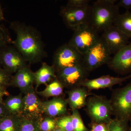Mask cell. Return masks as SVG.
<instances>
[{
    "instance_id": "2e32d148",
    "label": "cell",
    "mask_w": 131,
    "mask_h": 131,
    "mask_svg": "<svg viewBox=\"0 0 131 131\" xmlns=\"http://www.w3.org/2000/svg\"><path fill=\"white\" fill-rule=\"evenodd\" d=\"M68 105L67 101L61 97H55L50 100L43 102L44 114L54 118L63 116L67 113Z\"/></svg>"
},
{
    "instance_id": "e0dca14e",
    "label": "cell",
    "mask_w": 131,
    "mask_h": 131,
    "mask_svg": "<svg viewBox=\"0 0 131 131\" xmlns=\"http://www.w3.org/2000/svg\"><path fill=\"white\" fill-rule=\"evenodd\" d=\"M88 90L85 87L80 86L70 90L68 91L67 102L72 110L86 106Z\"/></svg>"
},
{
    "instance_id": "ba28073f",
    "label": "cell",
    "mask_w": 131,
    "mask_h": 131,
    "mask_svg": "<svg viewBox=\"0 0 131 131\" xmlns=\"http://www.w3.org/2000/svg\"><path fill=\"white\" fill-rule=\"evenodd\" d=\"M89 72L82 64L64 69L56 72L57 78L64 88L69 90L81 86L82 83L88 79Z\"/></svg>"
},
{
    "instance_id": "6da1fadb",
    "label": "cell",
    "mask_w": 131,
    "mask_h": 131,
    "mask_svg": "<svg viewBox=\"0 0 131 131\" xmlns=\"http://www.w3.org/2000/svg\"><path fill=\"white\" fill-rule=\"evenodd\" d=\"M9 26L16 35L12 44L27 63H38L47 56L41 35L36 28L18 21H12Z\"/></svg>"
},
{
    "instance_id": "d6a6232c",
    "label": "cell",
    "mask_w": 131,
    "mask_h": 131,
    "mask_svg": "<svg viewBox=\"0 0 131 131\" xmlns=\"http://www.w3.org/2000/svg\"><path fill=\"white\" fill-rule=\"evenodd\" d=\"M117 5L119 8L123 7L128 11L131 8V0H121Z\"/></svg>"
},
{
    "instance_id": "8d00e7d4",
    "label": "cell",
    "mask_w": 131,
    "mask_h": 131,
    "mask_svg": "<svg viewBox=\"0 0 131 131\" xmlns=\"http://www.w3.org/2000/svg\"><path fill=\"white\" fill-rule=\"evenodd\" d=\"M52 131H65L63 130H62V129H59V128H57V129H54V130H53Z\"/></svg>"
},
{
    "instance_id": "f1b7e54d",
    "label": "cell",
    "mask_w": 131,
    "mask_h": 131,
    "mask_svg": "<svg viewBox=\"0 0 131 131\" xmlns=\"http://www.w3.org/2000/svg\"><path fill=\"white\" fill-rule=\"evenodd\" d=\"M13 75L2 67L0 68V87L10 86Z\"/></svg>"
},
{
    "instance_id": "3957f363",
    "label": "cell",
    "mask_w": 131,
    "mask_h": 131,
    "mask_svg": "<svg viewBox=\"0 0 131 131\" xmlns=\"http://www.w3.org/2000/svg\"><path fill=\"white\" fill-rule=\"evenodd\" d=\"M113 115L116 118L129 122L131 119V82L114 90L110 100Z\"/></svg>"
},
{
    "instance_id": "8fae6325",
    "label": "cell",
    "mask_w": 131,
    "mask_h": 131,
    "mask_svg": "<svg viewBox=\"0 0 131 131\" xmlns=\"http://www.w3.org/2000/svg\"><path fill=\"white\" fill-rule=\"evenodd\" d=\"M1 49L2 67L10 74L13 75L28 65L24 57L14 46L7 45Z\"/></svg>"
},
{
    "instance_id": "4316f807",
    "label": "cell",
    "mask_w": 131,
    "mask_h": 131,
    "mask_svg": "<svg viewBox=\"0 0 131 131\" xmlns=\"http://www.w3.org/2000/svg\"><path fill=\"white\" fill-rule=\"evenodd\" d=\"M56 127V119L54 118L46 116L43 117L39 122L40 131H52Z\"/></svg>"
},
{
    "instance_id": "e575fe53",
    "label": "cell",
    "mask_w": 131,
    "mask_h": 131,
    "mask_svg": "<svg viewBox=\"0 0 131 131\" xmlns=\"http://www.w3.org/2000/svg\"><path fill=\"white\" fill-rule=\"evenodd\" d=\"M5 20L2 7L0 4V21H3Z\"/></svg>"
},
{
    "instance_id": "603a6c76",
    "label": "cell",
    "mask_w": 131,
    "mask_h": 131,
    "mask_svg": "<svg viewBox=\"0 0 131 131\" xmlns=\"http://www.w3.org/2000/svg\"><path fill=\"white\" fill-rule=\"evenodd\" d=\"M39 122L21 117L18 131H40Z\"/></svg>"
},
{
    "instance_id": "83f0119b",
    "label": "cell",
    "mask_w": 131,
    "mask_h": 131,
    "mask_svg": "<svg viewBox=\"0 0 131 131\" xmlns=\"http://www.w3.org/2000/svg\"><path fill=\"white\" fill-rule=\"evenodd\" d=\"M13 40L8 30L0 23V48L12 44Z\"/></svg>"
},
{
    "instance_id": "8992f818",
    "label": "cell",
    "mask_w": 131,
    "mask_h": 131,
    "mask_svg": "<svg viewBox=\"0 0 131 131\" xmlns=\"http://www.w3.org/2000/svg\"><path fill=\"white\" fill-rule=\"evenodd\" d=\"M83 55L68 43L59 46L54 52L52 64L56 72L65 68L82 64Z\"/></svg>"
},
{
    "instance_id": "f546056e",
    "label": "cell",
    "mask_w": 131,
    "mask_h": 131,
    "mask_svg": "<svg viewBox=\"0 0 131 131\" xmlns=\"http://www.w3.org/2000/svg\"><path fill=\"white\" fill-rule=\"evenodd\" d=\"M89 0H69L66 5L67 6L82 7L89 6Z\"/></svg>"
},
{
    "instance_id": "7c38bea8",
    "label": "cell",
    "mask_w": 131,
    "mask_h": 131,
    "mask_svg": "<svg viewBox=\"0 0 131 131\" xmlns=\"http://www.w3.org/2000/svg\"><path fill=\"white\" fill-rule=\"evenodd\" d=\"M101 37L107 45L112 54H115L129 43L130 38L114 25L103 31Z\"/></svg>"
},
{
    "instance_id": "4dcf8cb0",
    "label": "cell",
    "mask_w": 131,
    "mask_h": 131,
    "mask_svg": "<svg viewBox=\"0 0 131 131\" xmlns=\"http://www.w3.org/2000/svg\"><path fill=\"white\" fill-rule=\"evenodd\" d=\"M108 124L93 122L91 125V131H109Z\"/></svg>"
},
{
    "instance_id": "52a82bcc",
    "label": "cell",
    "mask_w": 131,
    "mask_h": 131,
    "mask_svg": "<svg viewBox=\"0 0 131 131\" xmlns=\"http://www.w3.org/2000/svg\"><path fill=\"white\" fill-rule=\"evenodd\" d=\"M68 42L83 55L95 44L100 37L88 24L81 26L74 31Z\"/></svg>"
},
{
    "instance_id": "74e56055",
    "label": "cell",
    "mask_w": 131,
    "mask_h": 131,
    "mask_svg": "<svg viewBox=\"0 0 131 131\" xmlns=\"http://www.w3.org/2000/svg\"><path fill=\"white\" fill-rule=\"evenodd\" d=\"M130 121V127H129V130L131 131V119Z\"/></svg>"
},
{
    "instance_id": "7402d4cb",
    "label": "cell",
    "mask_w": 131,
    "mask_h": 131,
    "mask_svg": "<svg viewBox=\"0 0 131 131\" xmlns=\"http://www.w3.org/2000/svg\"><path fill=\"white\" fill-rule=\"evenodd\" d=\"M114 25L131 38V13L127 11L119 14Z\"/></svg>"
},
{
    "instance_id": "d6986e66",
    "label": "cell",
    "mask_w": 131,
    "mask_h": 131,
    "mask_svg": "<svg viewBox=\"0 0 131 131\" xmlns=\"http://www.w3.org/2000/svg\"><path fill=\"white\" fill-rule=\"evenodd\" d=\"M3 102L10 114L21 116L24 105L23 94L20 93L16 95H9Z\"/></svg>"
},
{
    "instance_id": "cb8c5ba5",
    "label": "cell",
    "mask_w": 131,
    "mask_h": 131,
    "mask_svg": "<svg viewBox=\"0 0 131 131\" xmlns=\"http://www.w3.org/2000/svg\"><path fill=\"white\" fill-rule=\"evenodd\" d=\"M71 116L73 131H88V129L83 123L78 110H72Z\"/></svg>"
},
{
    "instance_id": "ffe728a7",
    "label": "cell",
    "mask_w": 131,
    "mask_h": 131,
    "mask_svg": "<svg viewBox=\"0 0 131 131\" xmlns=\"http://www.w3.org/2000/svg\"><path fill=\"white\" fill-rule=\"evenodd\" d=\"M63 88L62 84L56 77L47 85L44 90L39 92L37 91V93L39 95L46 98L58 97L62 93Z\"/></svg>"
},
{
    "instance_id": "d590c367",
    "label": "cell",
    "mask_w": 131,
    "mask_h": 131,
    "mask_svg": "<svg viewBox=\"0 0 131 131\" xmlns=\"http://www.w3.org/2000/svg\"><path fill=\"white\" fill-rule=\"evenodd\" d=\"M2 67V52L0 48V68Z\"/></svg>"
},
{
    "instance_id": "1f68e13d",
    "label": "cell",
    "mask_w": 131,
    "mask_h": 131,
    "mask_svg": "<svg viewBox=\"0 0 131 131\" xmlns=\"http://www.w3.org/2000/svg\"><path fill=\"white\" fill-rule=\"evenodd\" d=\"M11 114L8 111L3 102L0 103V121L5 117Z\"/></svg>"
},
{
    "instance_id": "f35d334b",
    "label": "cell",
    "mask_w": 131,
    "mask_h": 131,
    "mask_svg": "<svg viewBox=\"0 0 131 131\" xmlns=\"http://www.w3.org/2000/svg\"><path fill=\"white\" fill-rule=\"evenodd\" d=\"M90 131H91V130H90Z\"/></svg>"
},
{
    "instance_id": "d4e9b609",
    "label": "cell",
    "mask_w": 131,
    "mask_h": 131,
    "mask_svg": "<svg viewBox=\"0 0 131 131\" xmlns=\"http://www.w3.org/2000/svg\"><path fill=\"white\" fill-rule=\"evenodd\" d=\"M128 123L116 118L112 119L108 124L109 131H130Z\"/></svg>"
},
{
    "instance_id": "7a4b0ae2",
    "label": "cell",
    "mask_w": 131,
    "mask_h": 131,
    "mask_svg": "<svg viewBox=\"0 0 131 131\" xmlns=\"http://www.w3.org/2000/svg\"><path fill=\"white\" fill-rule=\"evenodd\" d=\"M117 1L98 0L91 6L88 24L97 32H103L113 25L119 15Z\"/></svg>"
},
{
    "instance_id": "836d02e7",
    "label": "cell",
    "mask_w": 131,
    "mask_h": 131,
    "mask_svg": "<svg viewBox=\"0 0 131 131\" xmlns=\"http://www.w3.org/2000/svg\"><path fill=\"white\" fill-rule=\"evenodd\" d=\"M6 88H7L5 87H0V103L3 102V98L4 96L9 95Z\"/></svg>"
},
{
    "instance_id": "44dd1931",
    "label": "cell",
    "mask_w": 131,
    "mask_h": 131,
    "mask_svg": "<svg viewBox=\"0 0 131 131\" xmlns=\"http://www.w3.org/2000/svg\"><path fill=\"white\" fill-rule=\"evenodd\" d=\"M21 116L10 114L0 121V131H18Z\"/></svg>"
},
{
    "instance_id": "277c9868",
    "label": "cell",
    "mask_w": 131,
    "mask_h": 131,
    "mask_svg": "<svg viewBox=\"0 0 131 131\" xmlns=\"http://www.w3.org/2000/svg\"><path fill=\"white\" fill-rule=\"evenodd\" d=\"M86 110L92 122L108 124L112 119V108L110 100L94 95L87 100Z\"/></svg>"
},
{
    "instance_id": "484cf974",
    "label": "cell",
    "mask_w": 131,
    "mask_h": 131,
    "mask_svg": "<svg viewBox=\"0 0 131 131\" xmlns=\"http://www.w3.org/2000/svg\"><path fill=\"white\" fill-rule=\"evenodd\" d=\"M56 126L65 131H74L71 115L61 116L57 119Z\"/></svg>"
},
{
    "instance_id": "5bb4252c",
    "label": "cell",
    "mask_w": 131,
    "mask_h": 131,
    "mask_svg": "<svg viewBox=\"0 0 131 131\" xmlns=\"http://www.w3.org/2000/svg\"><path fill=\"white\" fill-rule=\"evenodd\" d=\"M34 83L35 74L28 65L18 71L13 75L10 86L18 88L24 94L34 88Z\"/></svg>"
},
{
    "instance_id": "ac0fdd59",
    "label": "cell",
    "mask_w": 131,
    "mask_h": 131,
    "mask_svg": "<svg viewBox=\"0 0 131 131\" xmlns=\"http://www.w3.org/2000/svg\"><path fill=\"white\" fill-rule=\"evenodd\" d=\"M36 89L42 84H46L56 77V71L53 66L46 63H42L41 67L34 73Z\"/></svg>"
},
{
    "instance_id": "30bf717a",
    "label": "cell",
    "mask_w": 131,
    "mask_h": 131,
    "mask_svg": "<svg viewBox=\"0 0 131 131\" xmlns=\"http://www.w3.org/2000/svg\"><path fill=\"white\" fill-rule=\"evenodd\" d=\"M44 113L43 102L33 88L24 94V105L21 117L33 121L40 122Z\"/></svg>"
},
{
    "instance_id": "9a60e30c",
    "label": "cell",
    "mask_w": 131,
    "mask_h": 131,
    "mask_svg": "<svg viewBox=\"0 0 131 131\" xmlns=\"http://www.w3.org/2000/svg\"><path fill=\"white\" fill-rule=\"evenodd\" d=\"M131 78V74L124 77H114L109 75L102 76L95 79H87L81 86L86 88L88 90L111 88L116 84H120Z\"/></svg>"
},
{
    "instance_id": "9c48e42d",
    "label": "cell",
    "mask_w": 131,
    "mask_h": 131,
    "mask_svg": "<svg viewBox=\"0 0 131 131\" xmlns=\"http://www.w3.org/2000/svg\"><path fill=\"white\" fill-rule=\"evenodd\" d=\"M91 6L82 7L62 6L59 15L68 28L74 31L84 24H88Z\"/></svg>"
},
{
    "instance_id": "5b68a950",
    "label": "cell",
    "mask_w": 131,
    "mask_h": 131,
    "mask_svg": "<svg viewBox=\"0 0 131 131\" xmlns=\"http://www.w3.org/2000/svg\"><path fill=\"white\" fill-rule=\"evenodd\" d=\"M108 47L101 38L83 55L82 64L89 72L93 71L110 61L111 55Z\"/></svg>"
},
{
    "instance_id": "4fadbf2b",
    "label": "cell",
    "mask_w": 131,
    "mask_h": 131,
    "mask_svg": "<svg viewBox=\"0 0 131 131\" xmlns=\"http://www.w3.org/2000/svg\"><path fill=\"white\" fill-rule=\"evenodd\" d=\"M116 73L125 74L131 73V43L120 49L107 63Z\"/></svg>"
}]
</instances>
